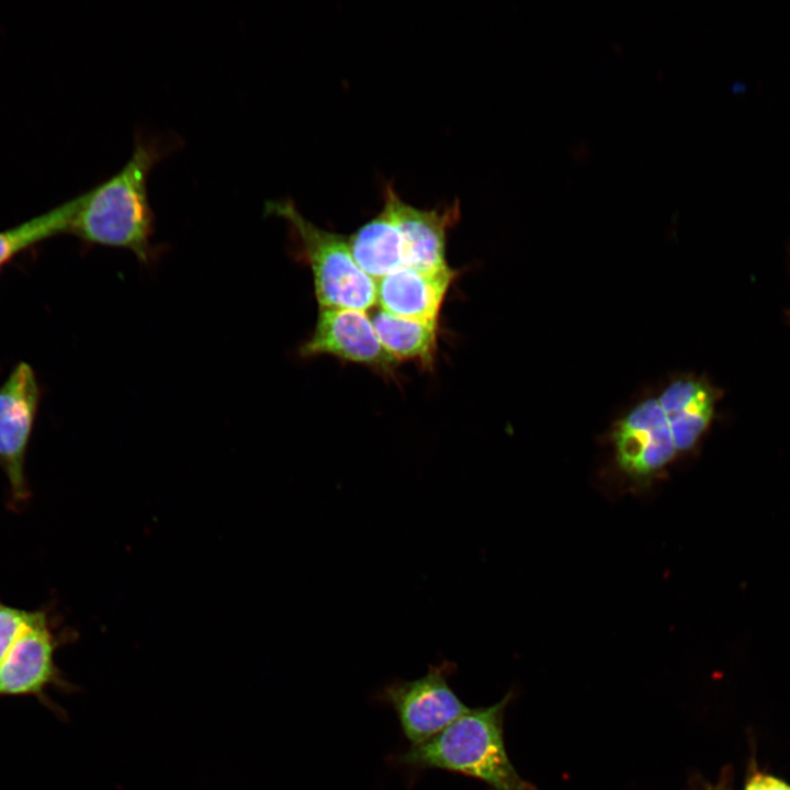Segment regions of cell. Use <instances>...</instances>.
Listing matches in <instances>:
<instances>
[{
    "label": "cell",
    "instance_id": "1",
    "mask_svg": "<svg viewBox=\"0 0 790 790\" xmlns=\"http://www.w3.org/2000/svg\"><path fill=\"white\" fill-rule=\"evenodd\" d=\"M721 396L707 377L681 375L636 403L611 432L620 467L647 479L695 449L710 429Z\"/></svg>",
    "mask_w": 790,
    "mask_h": 790
},
{
    "label": "cell",
    "instance_id": "2",
    "mask_svg": "<svg viewBox=\"0 0 790 790\" xmlns=\"http://www.w3.org/2000/svg\"><path fill=\"white\" fill-rule=\"evenodd\" d=\"M174 135L135 134L132 156L111 178L78 195L69 233L92 245L124 248L143 264L159 255L147 181L153 168L177 148Z\"/></svg>",
    "mask_w": 790,
    "mask_h": 790
},
{
    "label": "cell",
    "instance_id": "3",
    "mask_svg": "<svg viewBox=\"0 0 790 790\" xmlns=\"http://www.w3.org/2000/svg\"><path fill=\"white\" fill-rule=\"evenodd\" d=\"M510 696L484 708L471 709L429 740L394 756V764L415 774L442 769L479 780L490 790H533L506 752L503 718Z\"/></svg>",
    "mask_w": 790,
    "mask_h": 790
},
{
    "label": "cell",
    "instance_id": "4",
    "mask_svg": "<svg viewBox=\"0 0 790 790\" xmlns=\"http://www.w3.org/2000/svg\"><path fill=\"white\" fill-rule=\"evenodd\" d=\"M264 213L282 218L294 255L311 269L319 308L365 312L376 304V284L356 262L348 238L307 219L291 199L268 201Z\"/></svg>",
    "mask_w": 790,
    "mask_h": 790
},
{
    "label": "cell",
    "instance_id": "5",
    "mask_svg": "<svg viewBox=\"0 0 790 790\" xmlns=\"http://www.w3.org/2000/svg\"><path fill=\"white\" fill-rule=\"evenodd\" d=\"M454 669L443 661L417 679L394 680L379 692V700L396 712L410 745L429 740L471 710L448 682Z\"/></svg>",
    "mask_w": 790,
    "mask_h": 790
},
{
    "label": "cell",
    "instance_id": "6",
    "mask_svg": "<svg viewBox=\"0 0 790 790\" xmlns=\"http://www.w3.org/2000/svg\"><path fill=\"white\" fill-rule=\"evenodd\" d=\"M44 610L31 616L3 659L0 662V697L33 696L54 710L45 691L54 686L69 689L55 663V652L63 642Z\"/></svg>",
    "mask_w": 790,
    "mask_h": 790
},
{
    "label": "cell",
    "instance_id": "7",
    "mask_svg": "<svg viewBox=\"0 0 790 790\" xmlns=\"http://www.w3.org/2000/svg\"><path fill=\"white\" fill-rule=\"evenodd\" d=\"M38 398L34 370L20 362L0 386V466L15 508L30 497L24 465Z\"/></svg>",
    "mask_w": 790,
    "mask_h": 790
},
{
    "label": "cell",
    "instance_id": "8",
    "mask_svg": "<svg viewBox=\"0 0 790 790\" xmlns=\"http://www.w3.org/2000/svg\"><path fill=\"white\" fill-rule=\"evenodd\" d=\"M298 353L303 358L330 354L385 374L398 363L382 346L365 312L348 308H319L315 328Z\"/></svg>",
    "mask_w": 790,
    "mask_h": 790
},
{
    "label": "cell",
    "instance_id": "9",
    "mask_svg": "<svg viewBox=\"0 0 790 790\" xmlns=\"http://www.w3.org/2000/svg\"><path fill=\"white\" fill-rule=\"evenodd\" d=\"M383 204L390 210L398 229L405 267L424 271L449 267L447 239L449 230L460 218L458 201L443 207L418 208L404 201L388 183L383 189Z\"/></svg>",
    "mask_w": 790,
    "mask_h": 790
},
{
    "label": "cell",
    "instance_id": "10",
    "mask_svg": "<svg viewBox=\"0 0 790 790\" xmlns=\"http://www.w3.org/2000/svg\"><path fill=\"white\" fill-rule=\"evenodd\" d=\"M456 276L450 267L424 271L399 268L375 281L376 303L393 315L428 323H439L441 306Z\"/></svg>",
    "mask_w": 790,
    "mask_h": 790
},
{
    "label": "cell",
    "instance_id": "11",
    "mask_svg": "<svg viewBox=\"0 0 790 790\" xmlns=\"http://www.w3.org/2000/svg\"><path fill=\"white\" fill-rule=\"evenodd\" d=\"M348 244L358 266L374 281L405 267L398 229L384 204L348 237Z\"/></svg>",
    "mask_w": 790,
    "mask_h": 790
},
{
    "label": "cell",
    "instance_id": "12",
    "mask_svg": "<svg viewBox=\"0 0 790 790\" xmlns=\"http://www.w3.org/2000/svg\"><path fill=\"white\" fill-rule=\"evenodd\" d=\"M384 349L397 361L431 368L438 349L439 323H428L377 309L370 317Z\"/></svg>",
    "mask_w": 790,
    "mask_h": 790
},
{
    "label": "cell",
    "instance_id": "13",
    "mask_svg": "<svg viewBox=\"0 0 790 790\" xmlns=\"http://www.w3.org/2000/svg\"><path fill=\"white\" fill-rule=\"evenodd\" d=\"M78 203L77 195L46 213L0 232V266L33 245L69 233Z\"/></svg>",
    "mask_w": 790,
    "mask_h": 790
},
{
    "label": "cell",
    "instance_id": "14",
    "mask_svg": "<svg viewBox=\"0 0 790 790\" xmlns=\"http://www.w3.org/2000/svg\"><path fill=\"white\" fill-rule=\"evenodd\" d=\"M30 616V610L0 602V662L22 632Z\"/></svg>",
    "mask_w": 790,
    "mask_h": 790
},
{
    "label": "cell",
    "instance_id": "15",
    "mask_svg": "<svg viewBox=\"0 0 790 790\" xmlns=\"http://www.w3.org/2000/svg\"><path fill=\"white\" fill-rule=\"evenodd\" d=\"M745 790H790V786L775 777L757 774L751 778Z\"/></svg>",
    "mask_w": 790,
    "mask_h": 790
},
{
    "label": "cell",
    "instance_id": "16",
    "mask_svg": "<svg viewBox=\"0 0 790 790\" xmlns=\"http://www.w3.org/2000/svg\"><path fill=\"white\" fill-rule=\"evenodd\" d=\"M573 157L578 161H582L583 159H587L588 149L584 143L578 144L577 147L574 148Z\"/></svg>",
    "mask_w": 790,
    "mask_h": 790
},
{
    "label": "cell",
    "instance_id": "17",
    "mask_svg": "<svg viewBox=\"0 0 790 790\" xmlns=\"http://www.w3.org/2000/svg\"><path fill=\"white\" fill-rule=\"evenodd\" d=\"M710 790H725V789H720V788H718V789H710Z\"/></svg>",
    "mask_w": 790,
    "mask_h": 790
}]
</instances>
